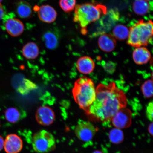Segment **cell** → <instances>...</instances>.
<instances>
[{"mask_svg": "<svg viewBox=\"0 0 153 153\" xmlns=\"http://www.w3.org/2000/svg\"><path fill=\"white\" fill-rule=\"evenodd\" d=\"M96 90L95 100L85 112L93 119L101 122L111 120L118 111L127 106L125 93L114 82L108 85L100 83Z\"/></svg>", "mask_w": 153, "mask_h": 153, "instance_id": "1", "label": "cell"}, {"mask_svg": "<svg viewBox=\"0 0 153 153\" xmlns=\"http://www.w3.org/2000/svg\"><path fill=\"white\" fill-rule=\"evenodd\" d=\"M107 11L105 6L98 4L86 3L76 5L74 20L81 27L82 33H85L87 26L106 14Z\"/></svg>", "mask_w": 153, "mask_h": 153, "instance_id": "2", "label": "cell"}, {"mask_svg": "<svg viewBox=\"0 0 153 153\" xmlns=\"http://www.w3.org/2000/svg\"><path fill=\"white\" fill-rule=\"evenodd\" d=\"M72 94L79 108L87 111L96 98V90L94 83L86 76L80 78L74 83Z\"/></svg>", "mask_w": 153, "mask_h": 153, "instance_id": "3", "label": "cell"}, {"mask_svg": "<svg viewBox=\"0 0 153 153\" xmlns=\"http://www.w3.org/2000/svg\"><path fill=\"white\" fill-rule=\"evenodd\" d=\"M153 29L152 21H139L130 29L128 45L135 48L148 45L152 41Z\"/></svg>", "mask_w": 153, "mask_h": 153, "instance_id": "4", "label": "cell"}, {"mask_svg": "<svg viewBox=\"0 0 153 153\" xmlns=\"http://www.w3.org/2000/svg\"><path fill=\"white\" fill-rule=\"evenodd\" d=\"M32 146L36 152L48 153L54 150L56 141L52 134L43 130L34 134L32 139Z\"/></svg>", "mask_w": 153, "mask_h": 153, "instance_id": "5", "label": "cell"}, {"mask_svg": "<svg viewBox=\"0 0 153 153\" xmlns=\"http://www.w3.org/2000/svg\"><path fill=\"white\" fill-rule=\"evenodd\" d=\"M97 130L91 122L81 121L78 122L75 128V133L77 138L84 142L92 140L96 133Z\"/></svg>", "mask_w": 153, "mask_h": 153, "instance_id": "6", "label": "cell"}, {"mask_svg": "<svg viewBox=\"0 0 153 153\" xmlns=\"http://www.w3.org/2000/svg\"><path fill=\"white\" fill-rule=\"evenodd\" d=\"M114 127L120 129L128 128L132 123V113L129 109L123 108L116 113L111 119Z\"/></svg>", "mask_w": 153, "mask_h": 153, "instance_id": "7", "label": "cell"}, {"mask_svg": "<svg viewBox=\"0 0 153 153\" xmlns=\"http://www.w3.org/2000/svg\"><path fill=\"white\" fill-rule=\"evenodd\" d=\"M37 122L41 125L49 126L54 121L55 115L52 109L47 106L40 107L36 114Z\"/></svg>", "mask_w": 153, "mask_h": 153, "instance_id": "8", "label": "cell"}, {"mask_svg": "<svg viewBox=\"0 0 153 153\" xmlns=\"http://www.w3.org/2000/svg\"><path fill=\"white\" fill-rule=\"evenodd\" d=\"M22 148V140L15 134L7 135L4 140V148L7 153H19Z\"/></svg>", "mask_w": 153, "mask_h": 153, "instance_id": "9", "label": "cell"}, {"mask_svg": "<svg viewBox=\"0 0 153 153\" xmlns=\"http://www.w3.org/2000/svg\"><path fill=\"white\" fill-rule=\"evenodd\" d=\"M37 11L38 17L42 22L51 23L56 20L57 13L55 9L51 6L42 5L38 9Z\"/></svg>", "mask_w": 153, "mask_h": 153, "instance_id": "10", "label": "cell"}, {"mask_svg": "<svg viewBox=\"0 0 153 153\" xmlns=\"http://www.w3.org/2000/svg\"><path fill=\"white\" fill-rule=\"evenodd\" d=\"M5 27L7 33L13 37H18L24 32V24L19 19L12 18L8 19L5 23Z\"/></svg>", "mask_w": 153, "mask_h": 153, "instance_id": "11", "label": "cell"}, {"mask_svg": "<svg viewBox=\"0 0 153 153\" xmlns=\"http://www.w3.org/2000/svg\"><path fill=\"white\" fill-rule=\"evenodd\" d=\"M98 44L101 50L104 52H110L115 48L116 42L115 38L111 34H104L99 38Z\"/></svg>", "mask_w": 153, "mask_h": 153, "instance_id": "12", "label": "cell"}, {"mask_svg": "<svg viewBox=\"0 0 153 153\" xmlns=\"http://www.w3.org/2000/svg\"><path fill=\"white\" fill-rule=\"evenodd\" d=\"M76 67L78 71L81 73L89 74L94 70L95 64L90 57L84 56L78 59L76 62Z\"/></svg>", "mask_w": 153, "mask_h": 153, "instance_id": "13", "label": "cell"}, {"mask_svg": "<svg viewBox=\"0 0 153 153\" xmlns=\"http://www.w3.org/2000/svg\"><path fill=\"white\" fill-rule=\"evenodd\" d=\"M133 57L136 64L141 65L146 64L151 58V54L148 49L144 47L136 48L134 51Z\"/></svg>", "mask_w": 153, "mask_h": 153, "instance_id": "14", "label": "cell"}, {"mask_svg": "<svg viewBox=\"0 0 153 153\" xmlns=\"http://www.w3.org/2000/svg\"><path fill=\"white\" fill-rule=\"evenodd\" d=\"M23 56L28 59H34L39 54V48L34 42H29L24 46L22 49Z\"/></svg>", "mask_w": 153, "mask_h": 153, "instance_id": "15", "label": "cell"}, {"mask_svg": "<svg viewBox=\"0 0 153 153\" xmlns=\"http://www.w3.org/2000/svg\"><path fill=\"white\" fill-rule=\"evenodd\" d=\"M16 12L21 18H30L31 16L32 13L31 6L27 2L21 1L17 5Z\"/></svg>", "mask_w": 153, "mask_h": 153, "instance_id": "16", "label": "cell"}, {"mask_svg": "<svg viewBox=\"0 0 153 153\" xmlns=\"http://www.w3.org/2000/svg\"><path fill=\"white\" fill-rule=\"evenodd\" d=\"M150 9L148 2L145 0H135L133 4V10L135 14L144 15L147 14Z\"/></svg>", "mask_w": 153, "mask_h": 153, "instance_id": "17", "label": "cell"}, {"mask_svg": "<svg viewBox=\"0 0 153 153\" xmlns=\"http://www.w3.org/2000/svg\"><path fill=\"white\" fill-rule=\"evenodd\" d=\"M43 39L48 49H53L58 45L59 39L56 34L51 31H48L44 34Z\"/></svg>", "mask_w": 153, "mask_h": 153, "instance_id": "18", "label": "cell"}, {"mask_svg": "<svg viewBox=\"0 0 153 153\" xmlns=\"http://www.w3.org/2000/svg\"><path fill=\"white\" fill-rule=\"evenodd\" d=\"M22 114L18 109L10 108L6 110L5 115L7 121L11 123H15L23 117Z\"/></svg>", "mask_w": 153, "mask_h": 153, "instance_id": "19", "label": "cell"}, {"mask_svg": "<svg viewBox=\"0 0 153 153\" xmlns=\"http://www.w3.org/2000/svg\"><path fill=\"white\" fill-rule=\"evenodd\" d=\"M129 32L128 28L122 25H117L115 27L113 30L114 38L120 41L127 39L128 37Z\"/></svg>", "mask_w": 153, "mask_h": 153, "instance_id": "20", "label": "cell"}, {"mask_svg": "<svg viewBox=\"0 0 153 153\" xmlns=\"http://www.w3.org/2000/svg\"><path fill=\"white\" fill-rule=\"evenodd\" d=\"M109 137L111 142L114 144H119L123 140V133L121 129L115 128L111 130L109 134Z\"/></svg>", "mask_w": 153, "mask_h": 153, "instance_id": "21", "label": "cell"}, {"mask_svg": "<svg viewBox=\"0 0 153 153\" xmlns=\"http://www.w3.org/2000/svg\"><path fill=\"white\" fill-rule=\"evenodd\" d=\"M76 0H60L59 5L62 10L66 13L73 11L76 6Z\"/></svg>", "mask_w": 153, "mask_h": 153, "instance_id": "22", "label": "cell"}, {"mask_svg": "<svg viewBox=\"0 0 153 153\" xmlns=\"http://www.w3.org/2000/svg\"><path fill=\"white\" fill-rule=\"evenodd\" d=\"M141 91L143 96L149 98L153 96V81L149 79L145 81L141 86Z\"/></svg>", "mask_w": 153, "mask_h": 153, "instance_id": "23", "label": "cell"}, {"mask_svg": "<svg viewBox=\"0 0 153 153\" xmlns=\"http://www.w3.org/2000/svg\"><path fill=\"white\" fill-rule=\"evenodd\" d=\"M102 66L105 71L108 74H113L115 71L116 65L115 63L111 61L102 63Z\"/></svg>", "mask_w": 153, "mask_h": 153, "instance_id": "24", "label": "cell"}, {"mask_svg": "<svg viewBox=\"0 0 153 153\" xmlns=\"http://www.w3.org/2000/svg\"><path fill=\"white\" fill-rule=\"evenodd\" d=\"M146 114L148 119L152 122L153 121V104L152 101L149 103L147 107Z\"/></svg>", "mask_w": 153, "mask_h": 153, "instance_id": "25", "label": "cell"}, {"mask_svg": "<svg viewBox=\"0 0 153 153\" xmlns=\"http://www.w3.org/2000/svg\"><path fill=\"white\" fill-rule=\"evenodd\" d=\"M4 140L0 135V152L3 150L4 147Z\"/></svg>", "mask_w": 153, "mask_h": 153, "instance_id": "26", "label": "cell"}, {"mask_svg": "<svg viewBox=\"0 0 153 153\" xmlns=\"http://www.w3.org/2000/svg\"><path fill=\"white\" fill-rule=\"evenodd\" d=\"M4 15V10L2 5L0 4V20L2 19Z\"/></svg>", "mask_w": 153, "mask_h": 153, "instance_id": "27", "label": "cell"}, {"mask_svg": "<svg viewBox=\"0 0 153 153\" xmlns=\"http://www.w3.org/2000/svg\"><path fill=\"white\" fill-rule=\"evenodd\" d=\"M153 122H152V123L149 125L148 128L149 132L152 136H153Z\"/></svg>", "mask_w": 153, "mask_h": 153, "instance_id": "28", "label": "cell"}, {"mask_svg": "<svg viewBox=\"0 0 153 153\" xmlns=\"http://www.w3.org/2000/svg\"><path fill=\"white\" fill-rule=\"evenodd\" d=\"M93 153H104L100 150H96L94 151Z\"/></svg>", "mask_w": 153, "mask_h": 153, "instance_id": "29", "label": "cell"}, {"mask_svg": "<svg viewBox=\"0 0 153 153\" xmlns=\"http://www.w3.org/2000/svg\"><path fill=\"white\" fill-rule=\"evenodd\" d=\"M2 1L3 0H0V3H1Z\"/></svg>", "mask_w": 153, "mask_h": 153, "instance_id": "30", "label": "cell"}, {"mask_svg": "<svg viewBox=\"0 0 153 153\" xmlns=\"http://www.w3.org/2000/svg\"><path fill=\"white\" fill-rule=\"evenodd\" d=\"M145 1H151V0H145Z\"/></svg>", "mask_w": 153, "mask_h": 153, "instance_id": "31", "label": "cell"}]
</instances>
